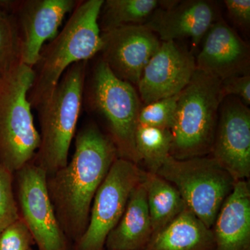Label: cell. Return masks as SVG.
<instances>
[{
	"instance_id": "ac0fdd59",
	"label": "cell",
	"mask_w": 250,
	"mask_h": 250,
	"mask_svg": "<svg viewBox=\"0 0 250 250\" xmlns=\"http://www.w3.org/2000/svg\"><path fill=\"white\" fill-rule=\"evenodd\" d=\"M143 250H215V242L211 229L186 208Z\"/></svg>"
},
{
	"instance_id": "8fae6325",
	"label": "cell",
	"mask_w": 250,
	"mask_h": 250,
	"mask_svg": "<svg viewBox=\"0 0 250 250\" xmlns=\"http://www.w3.org/2000/svg\"><path fill=\"white\" fill-rule=\"evenodd\" d=\"M77 0H22L14 1V15L20 40L21 62L33 67L46 41L58 34L67 14L74 11Z\"/></svg>"
},
{
	"instance_id": "cb8c5ba5",
	"label": "cell",
	"mask_w": 250,
	"mask_h": 250,
	"mask_svg": "<svg viewBox=\"0 0 250 250\" xmlns=\"http://www.w3.org/2000/svg\"><path fill=\"white\" fill-rule=\"evenodd\" d=\"M14 174L0 164V233L21 218L14 191Z\"/></svg>"
},
{
	"instance_id": "4fadbf2b",
	"label": "cell",
	"mask_w": 250,
	"mask_h": 250,
	"mask_svg": "<svg viewBox=\"0 0 250 250\" xmlns=\"http://www.w3.org/2000/svg\"><path fill=\"white\" fill-rule=\"evenodd\" d=\"M191 51L174 41L162 42L143 70L138 93L144 105L178 95L196 70Z\"/></svg>"
},
{
	"instance_id": "e0dca14e",
	"label": "cell",
	"mask_w": 250,
	"mask_h": 250,
	"mask_svg": "<svg viewBox=\"0 0 250 250\" xmlns=\"http://www.w3.org/2000/svg\"><path fill=\"white\" fill-rule=\"evenodd\" d=\"M153 234L146 191L142 181L130 194L121 220L108 233L106 250H143Z\"/></svg>"
},
{
	"instance_id": "44dd1931",
	"label": "cell",
	"mask_w": 250,
	"mask_h": 250,
	"mask_svg": "<svg viewBox=\"0 0 250 250\" xmlns=\"http://www.w3.org/2000/svg\"><path fill=\"white\" fill-rule=\"evenodd\" d=\"M172 135L170 129L138 125L135 143L139 160L144 161L147 172L156 174L170 155Z\"/></svg>"
},
{
	"instance_id": "277c9868",
	"label": "cell",
	"mask_w": 250,
	"mask_h": 250,
	"mask_svg": "<svg viewBox=\"0 0 250 250\" xmlns=\"http://www.w3.org/2000/svg\"><path fill=\"white\" fill-rule=\"evenodd\" d=\"M88 62H76L69 67L52 95L36 109L41 143L32 161L45 171L47 177L68 163L69 150L82 109Z\"/></svg>"
},
{
	"instance_id": "5b68a950",
	"label": "cell",
	"mask_w": 250,
	"mask_h": 250,
	"mask_svg": "<svg viewBox=\"0 0 250 250\" xmlns=\"http://www.w3.org/2000/svg\"><path fill=\"white\" fill-rule=\"evenodd\" d=\"M225 99L221 80L196 69L179 93L170 156L187 159L211 152L220 106Z\"/></svg>"
},
{
	"instance_id": "9a60e30c",
	"label": "cell",
	"mask_w": 250,
	"mask_h": 250,
	"mask_svg": "<svg viewBox=\"0 0 250 250\" xmlns=\"http://www.w3.org/2000/svg\"><path fill=\"white\" fill-rule=\"evenodd\" d=\"M202 41L195 59L197 69L220 80L249 75V45L223 18L212 24Z\"/></svg>"
},
{
	"instance_id": "52a82bcc",
	"label": "cell",
	"mask_w": 250,
	"mask_h": 250,
	"mask_svg": "<svg viewBox=\"0 0 250 250\" xmlns=\"http://www.w3.org/2000/svg\"><path fill=\"white\" fill-rule=\"evenodd\" d=\"M156 174L178 190L187 208L209 229L236 183L213 156L177 159L170 155Z\"/></svg>"
},
{
	"instance_id": "603a6c76",
	"label": "cell",
	"mask_w": 250,
	"mask_h": 250,
	"mask_svg": "<svg viewBox=\"0 0 250 250\" xmlns=\"http://www.w3.org/2000/svg\"><path fill=\"white\" fill-rule=\"evenodd\" d=\"M179 95L161 99L142 106L139 113V125L171 130Z\"/></svg>"
},
{
	"instance_id": "d4e9b609",
	"label": "cell",
	"mask_w": 250,
	"mask_h": 250,
	"mask_svg": "<svg viewBox=\"0 0 250 250\" xmlns=\"http://www.w3.org/2000/svg\"><path fill=\"white\" fill-rule=\"evenodd\" d=\"M34 243L29 228L21 218L0 233V250H29Z\"/></svg>"
},
{
	"instance_id": "83f0119b",
	"label": "cell",
	"mask_w": 250,
	"mask_h": 250,
	"mask_svg": "<svg viewBox=\"0 0 250 250\" xmlns=\"http://www.w3.org/2000/svg\"><path fill=\"white\" fill-rule=\"evenodd\" d=\"M29 250H34L32 249V248H31V249H29Z\"/></svg>"
},
{
	"instance_id": "484cf974",
	"label": "cell",
	"mask_w": 250,
	"mask_h": 250,
	"mask_svg": "<svg viewBox=\"0 0 250 250\" xmlns=\"http://www.w3.org/2000/svg\"><path fill=\"white\" fill-rule=\"evenodd\" d=\"M224 98L236 96L246 106L250 104V75H239L221 80Z\"/></svg>"
},
{
	"instance_id": "4316f807",
	"label": "cell",
	"mask_w": 250,
	"mask_h": 250,
	"mask_svg": "<svg viewBox=\"0 0 250 250\" xmlns=\"http://www.w3.org/2000/svg\"><path fill=\"white\" fill-rule=\"evenodd\" d=\"M224 3L235 24L246 29L250 27V0H225Z\"/></svg>"
},
{
	"instance_id": "8992f818",
	"label": "cell",
	"mask_w": 250,
	"mask_h": 250,
	"mask_svg": "<svg viewBox=\"0 0 250 250\" xmlns=\"http://www.w3.org/2000/svg\"><path fill=\"white\" fill-rule=\"evenodd\" d=\"M32 67L19 63L0 80V164L12 174L34 160L41 143L28 93Z\"/></svg>"
},
{
	"instance_id": "7c38bea8",
	"label": "cell",
	"mask_w": 250,
	"mask_h": 250,
	"mask_svg": "<svg viewBox=\"0 0 250 250\" xmlns=\"http://www.w3.org/2000/svg\"><path fill=\"white\" fill-rule=\"evenodd\" d=\"M211 152L236 182L249 178L250 111L239 99H224Z\"/></svg>"
},
{
	"instance_id": "5bb4252c",
	"label": "cell",
	"mask_w": 250,
	"mask_h": 250,
	"mask_svg": "<svg viewBox=\"0 0 250 250\" xmlns=\"http://www.w3.org/2000/svg\"><path fill=\"white\" fill-rule=\"evenodd\" d=\"M220 18L216 4L207 0L161 1L143 25L161 42L189 39L196 49L212 24Z\"/></svg>"
},
{
	"instance_id": "ffe728a7",
	"label": "cell",
	"mask_w": 250,
	"mask_h": 250,
	"mask_svg": "<svg viewBox=\"0 0 250 250\" xmlns=\"http://www.w3.org/2000/svg\"><path fill=\"white\" fill-rule=\"evenodd\" d=\"M161 3L159 0H104L98 17L100 31L144 24Z\"/></svg>"
},
{
	"instance_id": "3957f363",
	"label": "cell",
	"mask_w": 250,
	"mask_h": 250,
	"mask_svg": "<svg viewBox=\"0 0 250 250\" xmlns=\"http://www.w3.org/2000/svg\"><path fill=\"white\" fill-rule=\"evenodd\" d=\"M134 85L118 78L99 59L90 72L87 68L83 85L82 108L104 121L118 157L137 164L135 135L142 107Z\"/></svg>"
},
{
	"instance_id": "7a4b0ae2",
	"label": "cell",
	"mask_w": 250,
	"mask_h": 250,
	"mask_svg": "<svg viewBox=\"0 0 250 250\" xmlns=\"http://www.w3.org/2000/svg\"><path fill=\"white\" fill-rule=\"evenodd\" d=\"M104 0L80 1L60 32L41 49L32 67L34 80L28 93L37 109L52 95L64 72L76 62H88L103 45L98 17Z\"/></svg>"
},
{
	"instance_id": "30bf717a",
	"label": "cell",
	"mask_w": 250,
	"mask_h": 250,
	"mask_svg": "<svg viewBox=\"0 0 250 250\" xmlns=\"http://www.w3.org/2000/svg\"><path fill=\"white\" fill-rule=\"evenodd\" d=\"M101 38L100 59L118 78L134 86L162 42L143 24L116 28L101 33Z\"/></svg>"
},
{
	"instance_id": "ba28073f",
	"label": "cell",
	"mask_w": 250,
	"mask_h": 250,
	"mask_svg": "<svg viewBox=\"0 0 250 250\" xmlns=\"http://www.w3.org/2000/svg\"><path fill=\"white\" fill-rule=\"evenodd\" d=\"M143 172L132 161L117 158L94 197L88 227L72 250H104L108 233L121 220Z\"/></svg>"
},
{
	"instance_id": "d6986e66",
	"label": "cell",
	"mask_w": 250,
	"mask_h": 250,
	"mask_svg": "<svg viewBox=\"0 0 250 250\" xmlns=\"http://www.w3.org/2000/svg\"><path fill=\"white\" fill-rule=\"evenodd\" d=\"M153 235L159 232L186 208L185 202L177 188L158 174L143 172Z\"/></svg>"
},
{
	"instance_id": "2e32d148",
	"label": "cell",
	"mask_w": 250,
	"mask_h": 250,
	"mask_svg": "<svg viewBox=\"0 0 250 250\" xmlns=\"http://www.w3.org/2000/svg\"><path fill=\"white\" fill-rule=\"evenodd\" d=\"M215 250H250V188L237 181L211 229Z\"/></svg>"
},
{
	"instance_id": "6da1fadb",
	"label": "cell",
	"mask_w": 250,
	"mask_h": 250,
	"mask_svg": "<svg viewBox=\"0 0 250 250\" xmlns=\"http://www.w3.org/2000/svg\"><path fill=\"white\" fill-rule=\"evenodd\" d=\"M117 158L108 135L88 123L77 133L71 160L47 177L49 197L67 239L75 243L85 232L94 197Z\"/></svg>"
},
{
	"instance_id": "9c48e42d",
	"label": "cell",
	"mask_w": 250,
	"mask_h": 250,
	"mask_svg": "<svg viewBox=\"0 0 250 250\" xmlns=\"http://www.w3.org/2000/svg\"><path fill=\"white\" fill-rule=\"evenodd\" d=\"M16 174L20 215L39 250H72L54 211L45 171L31 161Z\"/></svg>"
},
{
	"instance_id": "7402d4cb",
	"label": "cell",
	"mask_w": 250,
	"mask_h": 250,
	"mask_svg": "<svg viewBox=\"0 0 250 250\" xmlns=\"http://www.w3.org/2000/svg\"><path fill=\"white\" fill-rule=\"evenodd\" d=\"M21 62V40L14 15L0 1V80Z\"/></svg>"
}]
</instances>
